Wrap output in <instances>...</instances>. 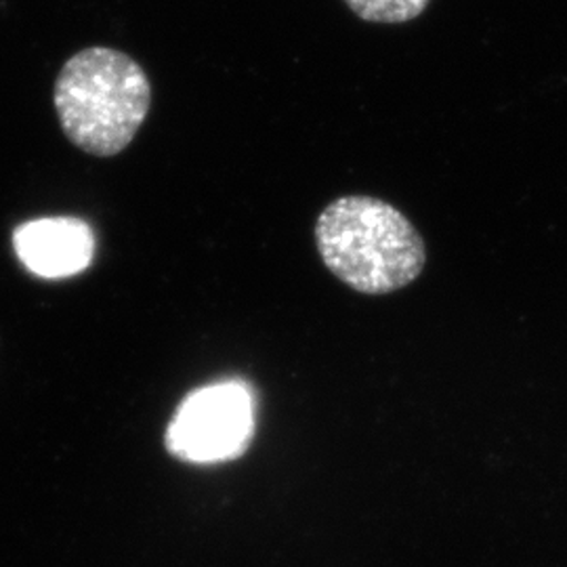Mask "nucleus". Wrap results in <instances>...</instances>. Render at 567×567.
<instances>
[{
  "label": "nucleus",
  "mask_w": 567,
  "mask_h": 567,
  "mask_svg": "<svg viewBox=\"0 0 567 567\" xmlns=\"http://www.w3.org/2000/svg\"><path fill=\"white\" fill-rule=\"evenodd\" d=\"M431 0H344L351 13L370 23H405L425 13Z\"/></svg>",
  "instance_id": "nucleus-5"
},
{
  "label": "nucleus",
  "mask_w": 567,
  "mask_h": 567,
  "mask_svg": "<svg viewBox=\"0 0 567 567\" xmlns=\"http://www.w3.org/2000/svg\"><path fill=\"white\" fill-rule=\"evenodd\" d=\"M13 246L21 264L44 280L72 278L84 271L95 255V236L76 217H51L20 225Z\"/></svg>",
  "instance_id": "nucleus-4"
},
{
  "label": "nucleus",
  "mask_w": 567,
  "mask_h": 567,
  "mask_svg": "<svg viewBox=\"0 0 567 567\" xmlns=\"http://www.w3.org/2000/svg\"><path fill=\"white\" fill-rule=\"evenodd\" d=\"M255 433V395L240 381L196 389L166 429V447L185 463L213 465L243 456Z\"/></svg>",
  "instance_id": "nucleus-3"
},
{
  "label": "nucleus",
  "mask_w": 567,
  "mask_h": 567,
  "mask_svg": "<svg viewBox=\"0 0 567 567\" xmlns=\"http://www.w3.org/2000/svg\"><path fill=\"white\" fill-rule=\"evenodd\" d=\"M63 135L79 150L110 158L137 137L152 105L142 65L110 47H89L63 63L53 89Z\"/></svg>",
  "instance_id": "nucleus-2"
},
{
  "label": "nucleus",
  "mask_w": 567,
  "mask_h": 567,
  "mask_svg": "<svg viewBox=\"0 0 567 567\" xmlns=\"http://www.w3.org/2000/svg\"><path fill=\"white\" fill-rule=\"evenodd\" d=\"M328 271L355 292L379 297L414 282L426 264L425 240L400 208L374 196H341L316 221Z\"/></svg>",
  "instance_id": "nucleus-1"
}]
</instances>
